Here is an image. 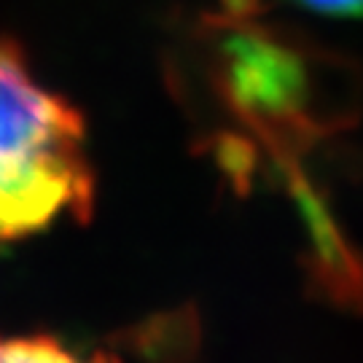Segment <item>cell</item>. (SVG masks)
<instances>
[{
	"instance_id": "6da1fadb",
	"label": "cell",
	"mask_w": 363,
	"mask_h": 363,
	"mask_svg": "<svg viewBox=\"0 0 363 363\" xmlns=\"http://www.w3.org/2000/svg\"><path fill=\"white\" fill-rule=\"evenodd\" d=\"M94 175L84 118L43 86L25 52L0 38V240H22L60 218L86 223Z\"/></svg>"
},
{
	"instance_id": "7a4b0ae2",
	"label": "cell",
	"mask_w": 363,
	"mask_h": 363,
	"mask_svg": "<svg viewBox=\"0 0 363 363\" xmlns=\"http://www.w3.org/2000/svg\"><path fill=\"white\" fill-rule=\"evenodd\" d=\"M210 22V76L226 108L269 148H291L342 118L320 111V70L304 43L247 16L245 6Z\"/></svg>"
},
{
	"instance_id": "3957f363",
	"label": "cell",
	"mask_w": 363,
	"mask_h": 363,
	"mask_svg": "<svg viewBox=\"0 0 363 363\" xmlns=\"http://www.w3.org/2000/svg\"><path fill=\"white\" fill-rule=\"evenodd\" d=\"M0 363H118L108 352H81L49 334H0Z\"/></svg>"
},
{
	"instance_id": "277c9868",
	"label": "cell",
	"mask_w": 363,
	"mask_h": 363,
	"mask_svg": "<svg viewBox=\"0 0 363 363\" xmlns=\"http://www.w3.org/2000/svg\"><path fill=\"white\" fill-rule=\"evenodd\" d=\"M286 3L320 16H337V19L363 16V0H286Z\"/></svg>"
}]
</instances>
